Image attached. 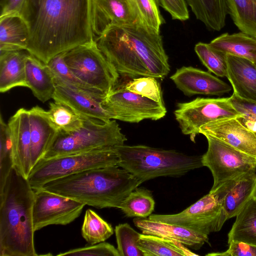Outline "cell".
Listing matches in <instances>:
<instances>
[{
	"label": "cell",
	"instance_id": "obj_45",
	"mask_svg": "<svg viewBox=\"0 0 256 256\" xmlns=\"http://www.w3.org/2000/svg\"><path fill=\"white\" fill-rule=\"evenodd\" d=\"M237 118L245 128L256 134V118L242 114L237 117Z\"/></svg>",
	"mask_w": 256,
	"mask_h": 256
},
{
	"label": "cell",
	"instance_id": "obj_22",
	"mask_svg": "<svg viewBox=\"0 0 256 256\" xmlns=\"http://www.w3.org/2000/svg\"><path fill=\"white\" fill-rule=\"evenodd\" d=\"M27 88L38 100L45 102L52 98L56 90L54 77L48 66L28 52L26 60Z\"/></svg>",
	"mask_w": 256,
	"mask_h": 256
},
{
	"label": "cell",
	"instance_id": "obj_42",
	"mask_svg": "<svg viewBox=\"0 0 256 256\" xmlns=\"http://www.w3.org/2000/svg\"><path fill=\"white\" fill-rule=\"evenodd\" d=\"M228 248L223 252L208 254L206 256H256V246L242 242L232 241Z\"/></svg>",
	"mask_w": 256,
	"mask_h": 256
},
{
	"label": "cell",
	"instance_id": "obj_28",
	"mask_svg": "<svg viewBox=\"0 0 256 256\" xmlns=\"http://www.w3.org/2000/svg\"><path fill=\"white\" fill-rule=\"evenodd\" d=\"M228 236V244L238 241L256 246V196L236 214Z\"/></svg>",
	"mask_w": 256,
	"mask_h": 256
},
{
	"label": "cell",
	"instance_id": "obj_15",
	"mask_svg": "<svg viewBox=\"0 0 256 256\" xmlns=\"http://www.w3.org/2000/svg\"><path fill=\"white\" fill-rule=\"evenodd\" d=\"M199 133L218 138L256 158V134L245 128L236 117L208 122L200 128Z\"/></svg>",
	"mask_w": 256,
	"mask_h": 256
},
{
	"label": "cell",
	"instance_id": "obj_21",
	"mask_svg": "<svg viewBox=\"0 0 256 256\" xmlns=\"http://www.w3.org/2000/svg\"><path fill=\"white\" fill-rule=\"evenodd\" d=\"M38 106L29 110L32 168L43 157L58 131Z\"/></svg>",
	"mask_w": 256,
	"mask_h": 256
},
{
	"label": "cell",
	"instance_id": "obj_2",
	"mask_svg": "<svg viewBox=\"0 0 256 256\" xmlns=\"http://www.w3.org/2000/svg\"><path fill=\"white\" fill-rule=\"evenodd\" d=\"M94 41L119 74L162 79L170 71L160 31L142 22L112 27Z\"/></svg>",
	"mask_w": 256,
	"mask_h": 256
},
{
	"label": "cell",
	"instance_id": "obj_1",
	"mask_svg": "<svg viewBox=\"0 0 256 256\" xmlns=\"http://www.w3.org/2000/svg\"><path fill=\"white\" fill-rule=\"evenodd\" d=\"M18 14L29 30L26 50L46 64L60 54L94 41L91 0H24Z\"/></svg>",
	"mask_w": 256,
	"mask_h": 256
},
{
	"label": "cell",
	"instance_id": "obj_6",
	"mask_svg": "<svg viewBox=\"0 0 256 256\" xmlns=\"http://www.w3.org/2000/svg\"><path fill=\"white\" fill-rule=\"evenodd\" d=\"M126 140L115 120L104 122L86 117L82 126L78 130L58 132L42 158L48 159L122 146Z\"/></svg>",
	"mask_w": 256,
	"mask_h": 256
},
{
	"label": "cell",
	"instance_id": "obj_9",
	"mask_svg": "<svg viewBox=\"0 0 256 256\" xmlns=\"http://www.w3.org/2000/svg\"><path fill=\"white\" fill-rule=\"evenodd\" d=\"M70 70L80 80L106 95L118 84L120 74L93 42L62 52Z\"/></svg>",
	"mask_w": 256,
	"mask_h": 256
},
{
	"label": "cell",
	"instance_id": "obj_30",
	"mask_svg": "<svg viewBox=\"0 0 256 256\" xmlns=\"http://www.w3.org/2000/svg\"><path fill=\"white\" fill-rule=\"evenodd\" d=\"M228 14L240 32L256 38V0H226Z\"/></svg>",
	"mask_w": 256,
	"mask_h": 256
},
{
	"label": "cell",
	"instance_id": "obj_8",
	"mask_svg": "<svg viewBox=\"0 0 256 256\" xmlns=\"http://www.w3.org/2000/svg\"><path fill=\"white\" fill-rule=\"evenodd\" d=\"M238 177L226 182L214 190L210 191L178 214H151L148 218L184 226L208 236L211 232H218L228 220L224 207V198Z\"/></svg>",
	"mask_w": 256,
	"mask_h": 256
},
{
	"label": "cell",
	"instance_id": "obj_41",
	"mask_svg": "<svg viewBox=\"0 0 256 256\" xmlns=\"http://www.w3.org/2000/svg\"><path fill=\"white\" fill-rule=\"evenodd\" d=\"M158 6L162 7L171 16L172 19L186 20L189 13L185 0H154Z\"/></svg>",
	"mask_w": 256,
	"mask_h": 256
},
{
	"label": "cell",
	"instance_id": "obj_26",
	"mask_svg": "<svg viewBox=\"0 0 256 256\" xmlns=\"http://www.w3.org/2000/svg\"><path fill=\"white\" fill-rule=\"evenodd\" d=\"M256 196V171L238 177L224 199V210L228 219L236 216L246 203Z\"/></svg>",
	"mask_w": 256,
	"mask_h": 256
},
{
	"label": "cell",
	"instance_id": "obj_12",
	"mask_svg": "<svg viewBox=\"0 0 256 256\" xmlns=\"http://www.w3.org/2000/svg\"><path fill=\"white\" fill-rule=\"evenodd\" d=\"M102 104L112 119L138 123L146 119L156 120L166 114L164 104L126 90L116 84L104 99Z\"/></svg>",
	"mask_w": 256,
	"mask_h": 256
},
{
	"label": "cell",
	"instance_id": "obj_35",
	"mask_svg": "<svg viewBox=\"0 0 256 256\" xmlns=\"http://www.w3.org/2000/svg\"><path fill=\"white\" fill-rule=\"evenodd\" d=\"M194 50L202 64L218 76L226 77V54L210 46L209 44L200 42Z\"/></svg>",
	"mask_w": 256,
	"mask_h": 256
},
{
	"label": "cell",
	"instance_id": "obj_39",
	"mask_svg": "<svg viewBox=\"0 0 256 256\" xmlns=\"http://www.w3.org/2000/svg\"><path fill=\"white\" fill-rule=\"evenodd\" d=\"M134 2L143 22L160 31L165 22L161 15L158 6L154 0H132Z\"/></svg>",
	"mask_w": 256,
	"mask_h": 256
},
{
	"label": "cell",
	"instance_id": "obj_25",
	"mask_svg": "<svg viewBox=\"0 0 256 256\" xmlns=\"http://www.w3.org/2000/svg\"><path fill=\"white\" fill-rule=\"evenodd\" d=\"M209 44L226 54L246 58L256 63V38L242 32L223 34Z\"/></svg>",
	"mask_w": 256,
	"mask_h": 256
},
{
	"label": "cell",
	"instance_id": "obj_17",
	"mask_svg": "<svg viewBox=\"0 0 256 256\" xmlns=\"http://www.w3.org/2000/svg\"><path fill=\"white\" fill-rule=\"evenodd\" d=\"M54 80L56 86L52 98L54 101L68 105L84 117L104 122L112 120L102 104L104 98L72 88L55 78Z\"/></svg>",
	"mask_w": 256,
	"mask_h": 256
},
{
	"label": "cell",
	"instance_id": "obj_10",
	"mask_svg": "<svg viewBox=\"0 0 256 256\" xmlns=\"http://www.w3.org/2000/svg\"><path fill=\"white\" fill-rule=\"evenodd\" d=\"M208 142L202 162L210 170L213 191L226 182L252 171H256V158L211 136H205Z\"/></svg>",
	"mask_w": 256,
	"mask_h": 256
},
{
	"label": "cell",
	"instance_id": "obj_5",
	"mask_svg": "<svg viewBox=\"0 0 256 256\" xmlns=\"http://www.w3.org/2000/svg\"><path fill=\"white\" fill-rule=\"evenodd\" d=\"M118 166L142 182L161 176L177 177L203 166L202 156H190L174 150L144 145L114 146Z\"/></svg>",
	"mask_w": 256,
	"mask_h": 256
},
{
	"label": "cell",
	"instance_id": "obj_14",
	"mask_svg": "<svg viewBox=\"0 0 256 256\" xmlns=\"http://www.w3.org/2000/svg\"><path fill=\"white\" fill-rule=\"evenodd\" d=\"M140 22L142 21L132 0H91V24L94 37L112 27Z\"/></svg>",
	"mask_w": 256,
	"mask_h": 256
},
{
	"label": "cell",
	"instance_id": "obj_29",
	"mask_svg": "<svg viewBox=\"0 0 256 256\" xmlns=\"http://www.w3.org/2000/svg\"><path fill=\"white\" fill-rule=\"evenodd\" d=\"M137 246L144 256H198L178 242L151 234H141Z\"/></svg>",
	"mask_w": 256,
	"mask_h": 256
},
{
	"label": "cell",
	"instance_id": "obj_27",
	"mask_svg": "<svg viewBox=\"0 0 256 256\" xmlns=\"http://www.w3.org/2000/svg\"><path fill=\"white\" fill-rule=\"evenodd\" d=\"M196 19L211 30L220 31L228 14L226 0H186Z\"/></svg>",
	"mask_w": 256,
	"mask_h": 256
},
{
	"label": "cell",
	"instance_id": "obj_31",
	"mask_svg": "<svg viewBox=\"0 0 256 256\" xmlns=\"http://www.w3.org/2000/svg\"><path fill=\"white\" fill-rule=\"evenodd\" d=\"M45 114L58 132H69L80 128L86 117L73 110L68 105L54 101L50 102Z\"/></svg>",
	"mask_w": 256,
	"mask_h": 256
},
{
	"label": "cell",
	"instance_id": "obj_13",
	"mask_svg": "<svg viewBox=\"0 0 256 256\" xmlns=\"http://www.w3.org/2000/svg\"><path fill=\"white\" fill-rule=\"evenodd\" d=\"M85 204L40 188L34 190L32 222L34 232L50 225H66L81 214Z\"/></svg>",
	"mask_w": 256,
	"mask_h": 256
},
{
	"label": "cell",
	"instance_id": "obj_20",
	"mask_svg": "<svg viewBox=\"0 0 256 256\" xmlns=\"http://www.w3.org/2000/svg\"><path fill=\"white\" fill-rule=\"evenodd\" d=\"M227 76L236 96L256 102V65L244 58L226 54Z\"/></svg>",
	"mask_w": 256,
	"mask_h": 256
},
{
	"label": "cell",
	"instance_id": "obj_4",
	"mask_svg": "<svg viewBox=\"0 0 256 256\" xmlns=\"http://www.w3.org/2000/svg\"><path fill=\"white\" fill-rule=\"evenodd\" d=\"M142 183L116 166L62 177L46 182L40 188L98 208H119L124 198Z\"/></svg>",
	"mask_w": 256,
	"mask_h": 256
},
{
	"label": "cell",
	"instance_id": "obj_46",
	"mask_svg": "<svg viewBox=\"0 0 256 256\" xmlns=\"http://www.w3.org/2000/svg\"><path fill=\"white\" fill-rule=\"evenodd\" d=\"M256 65V63H255Z\"/></svg>",
	"mask_w": 256,
	"mask_h": 256
},
{
	"label": "cell",
	"instance_id": "obj_38",
	"mask_svg": "<svg viewBox=\"0 0 256 256\" xmlns=\"http://www.w3.org/2000/svg\"><path fill=\"white\" fill-rule=\"evenodd\" d=\"M128 90L147 98L161 104H164L160 84L157 78L152 76L133 78L122 84Z\"/></svg>",
	"mask_w": 256,
	"mask_h": 256
},
{
	"label": "cell",
	"instance_id": "obj_18",
	"mask_svg": "<svg viewBox=\"0 0 256 256\" xmlns=\"http://www.w3.org/2000/svg\"><path fill=\"white\" fill-rule=\"evenodd\" d=\"M8 124L12 138L14 166L27 178L32 168L29 110H18Z\"/></svg>",
	"mask_w": 256,
	"mask_h": 256
},
{
	"label": "cell",
	"instance_id": "obj_16",
	"mask_svg": "<svg viewBox=\"0 0 256 256\" xmlns=\"http://www.w3.org/2000/svg\"><path fill=\"white\" fill-rule=\"evenodd\" d=\"M170 78L188 96L196 94L219 96L232 90L230 85L217 77L192 66L178 69Z\"/></svg>",
	"mask_w": 256,
	"mask_h": 256
},
{
	"label": "cell",
	"instance_id": "obj_36",
	"mask_svg": "<svg viewBox=\"0 0 256 256\" xmlns=\"http://www.w3.org/2000/svg\"><path fill=\"white\" fill-rule=\"evenodd\" d=\"M14 166L12 142L8 124L0 116V190Z\"/></svg>",
	"mask_w": 256,
	"mask_h": 256
},
{
	"label": "cell",
	"instance_id": "obj_43",
	"mask_svg": "<svg viewBox=\"0 0 256 256\" xmlns=\"http://www.w3.org/2000/svg\"><path fill=\"white\" fill-rule=\"evenodd\" d=\"M230 98L232 105L240 114L256 118V102L242 99L234 93Z\"/></svg>",
	"mask_w": 256,
	"mask_h": 256
},
{
	"label": "cell",
	"instance_id": "obj_7",
	"mask_svg": "<svg viewBox=\"0 0 256 256\" xmlns=\"http://www.w3.org/2000/svg\"><path fill=\"white\" fill-rule=\"evenodd\" d=\"M120 159L114 147L40 158L32 168L27 178L34 190L48 182L90 169L118 166Z\"/></svg>",
	"mask_w": 256,
	"mask_h": 256
},
{
	"label": "cell",
	"instance_id": "obj_24",
	"mask_svg": "<svg viewBox=\"0 0 256 256\" xmlns=\"http://www.w3.org/2000/svg\"><path fill=\"white\" fill-rule=\"evenodd\" d=\"M28 26L18 14L0 17V52L26 50Z\"/></svg>",
	"mask_w": 256,
	"mask_h": 256
},
{
	"label": "cell",
	"instance_id": "obj_34",
	"mask_svg": "<svg viewBox=\"0 0 256 256\" xmlns=\"http://www.w3.org/2000/svg\"><path fill=\"white\" fill-rule=\"evenodd\" d=\"M82 235L90 244L104 242L114 234L112 226L94 210H86L82 226Z\"/></svg>",
	"mask_w": 256,
	"mask_h": 256
},
{
	"label": "cell",
	"instance_id": "obj_19",
	"mask_svg": "<svg viewBox=\"0 0 256 256\" xmlns=\"http://www.w3.org/2000/svg\"><path fill=\"white\" fill-rule=\"evenodd\" d=\"M133 222L142 234L156 236L178 242L194 250L209 243L208 236L186 227L148 218H134Z\"/></svg>",
	"mask_w": 256,
	"mask_h": 256
},
{
	"label": "cell",
	"instance_id": "obj_33",
	"mask_svg": "<svg viewBox=\"0 0 256 256\" xmlns=\"http://www.w3.org/2000/svg\"><path fill=\"white\" fill-rule=\"evenodd\" d=\"M47 64L50 68L56 80L97 97L105 98L106 96L103 92L88 84L77 77L64 62L62 52L54 57Z\"/></svg>",
	"mask_w": 256,
	"mask_h": 256
},
{
	"label": "cell",
	"instance_id": "obj_23",
	"mask_svg": "<svg viewBox=\"0 0 256 256\" xmlns=\"http://www.w3.org/2000/svg\"><path fill=\"white\" fill-rule=\"evenodd\" d=\"M24 50L0 52V92H6L17 87H28L26 60L28 52Z\"/></svg>",
	"mask_w": 256,
	"mask_h": 256
},
{
	"label": "cell",
	"instance_id": "obj_32",
	"mask_svg": "<svg viewBox=\"0 0 256 256\" xmlns=\"http://www.w3.org/2000/svg\"><path fill=\"white\" fill-rule=\"evenodd\" d=\"M154 205L151 192L138 187L124 198L119 208L128 217L145 218L152 214Z\"/></svg>",
	"mask_w": 256,
	"mask_h": 256
},
{
	"label": "cell",
	"instance_id": "obj_40",
	"mask_svg": "<svg viewBox=\"0 0 256 256\" xmlns=\"http://www.w3.org/2000/svg\"><path fill=\"white\" fill-rule=\"evenodd\" d=\"M57 256H120L117 248L112 244L106 242L90 244L86 246L70 250L60 253Z\"/></svg>",
	"mask_w": 256,
	"mask_h": 256
},
{
	"label": "cell",
	"instance_id": "obj_37",
	"mask_svg": "<svg viewBox=\"0 0 256 256\" xmlns=\"http://www.w3.org/2000/svg\"><path fill=\"white\" fill-rule=\"evenodd\" d=\"M114 232L120 256H144L137 246L141 234L127 223L116 226Z\"/></svg>",
	"mask_w": 256,
	"mask_h": 256
},
{
	"label": "cell",
	"instance_id": "obj_44",
	"mask_svg": "<svg viewBox=\"0 0 256 256\" xmlns=\"http://www.w3.org/2000/svg\"><path fill=\"white\" fill-rule=\"evenodd\" d=\"M24 0H0V17L18 14Z\"/></svg>",
	"mask_w": 256,
	"mask_h": 256
},
{
	"label": "cell",
	"instance_id": "obj_11",
	"mask_svg": "<svg viewBox=\"0 0 256 256\" xmlns=\"http://www.w3.org/2000/svg\"><path fill=\"white\" fill-rule=\"evenodd\" d=\"M176 120L182 132L190 136L194 142L200 128L204 125L218 120L240 116L230 97L204 98L198 97L187 102H180L174 112Z\"/></svg>",
	"mask_w": 256,
	"mask_h": 256
},
{
	"label": "cell",
	"instance_id": "obj_3",
	"mask_svg": "<svg viewBox=\"0 0 256 256\" xmlns=\"http://www.w3.org/2000/svg\"><path fill=\"white\" fill-rule=\"evenodd\" d=\"M34 190L14 166L0 190V256H36L32 208Z\"/></svg>",
	"mask_w": 256,
	"mask_h": 256
}]
</instances>
